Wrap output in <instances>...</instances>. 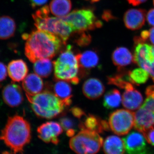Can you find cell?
I'll list each match as a JSON object with an SVG mask.
<instances>
[{
    "label": "cell",
    "instance_id": "obj_39",
    "mask_svg": "<svg viewBox=\"0 0 154 154\" xmlns=\"http://www.w3.org/2000/svg\"><path fill=\"white\" fill-rule=\"evenodd\" d=\"M151 43L154 45V27L148 30V38Z\"/></svg>",
    "mask_w": 154,
    "mask_h": 154
},
{
    "label": "cell",
    "instance_id": "obj_18",
    "mask_svg": "<svg viewBox=\"0 0 154 154\" xmlns=\"http://www.w3.org/2000/svg\"><path fill=\"white\" fill-rule=\"evenodd\" d=\"M8 72L9 77L13 82H19L27 77L28 72V66L22 60H15L9 63Z\"/></svg>",
    "mask_w": 154,
    "mask_h": 154
},
{
    "label": "cell",
    "instance_id": "obj_5",
    "mask_svg": "<svg viewBox=\"0 0 154 154\" xmlns=\"http://www.w3.org/2000/svg\"><path fill=\"white\" fill-rule=\"evenodd\" d=\"M49 7L47 5L36 11L33 15L34 25L38 30L56 35L65 45L72 32V28L60 18L49 17Z\"/></svg>",
    "mask_w": 154,
    "mask_h": 154
},
{
    "label": "cell",
    "instance_id": "obj_16",
    "mask_svg": "<svg viewBox=\"0 0 154 154\" xmlns=\"http://www.w3.org/2000/svg\"><path fill=\"white\" fill-rule=\"evenodd\" d=\"M77 57L79 65L81 77L85 76L86 72L95 68L99 65V55L94 51L88 50L82 53L77 54Z\"/></svg>",
    "mask_w": 154,
    "mask_h": 154
},
{
    "label": "cell",
    "instance_id": "obj_42",
    "mask_svg": "<svg viewBox=\"0 0 154 154\" xmlns=\"http://www.w3.org/2000/svg\"><path fill=\"white\" fill-rule=\"evenodd\" d=\"M91 2L92 3L96 2H98L99 0H91Z\"/></svg>",
    "mask_w": 154,
    "mask_h": 154
},
{
    "label": "cell",
    "instance_id": "obj_4",
    "mask_svg": "<svg viewBox=\"0 0 154 154\" xmlns=\"http://www.w3.org/2000/svg\"><path fill=\"white\" fill-rule=\"evenodd\" d=\"M56 79L62 80L77 85L80 82V67L77 57L71 45L61 53L57 59L53 62Z\"/></svg>",
    "mask_w": 154,
    "mask_h": 154
},
{
    "label": "cell",
    "instance_id": "obj_21",
    "mask_svg": "<svg viewBox=\"0 0 154 154\" xmlns=\"http://www.w3.org/2000/svg\"><path fill=\"white\" fill-rule=\"evenodd\" d=\"M105 154H124L125 152L123 140L115 135L107 137L103 142Z\"/></svg>",
    "mask_w": 154,
    "mask_h": 154
},
{
    "label": "cell",
    "instance_id": "obj_15",
    "mask_svg": "<svg viewBox=\"0 0 154 154\" xmlns=\"http://www.w3.org/2000/svg\"><path fill=\"white\" fill-rule=\"evenodd\" d=\"M79 128L81 130H88L99 134L102 133L110 129L107 121L102 120L98 116L90 114L86 115L82 121H80Z\"/></svg>",
    "mask_w": 154,
    "mask_h": 154
},
{
    "label": "cell",
    "instance_id": "obj_26",
    "mask_svg": "<svg viewBox=\"0 0 154 154\" xmlns=\"http://www.w3.org/2000/svg\"><path fill=\"white\" fill-rule=\"evenodd\" d=\"M107 83L108 85H114L125 90L134 87L130 79L128 72L126 73H119L107 77Z\"/></svg>",
    "mask_w": 154,
    "mask_h": 154
},
{
    "label": "cell",
    "instance_id": "obj_7",
    "mask_svg": "<svg viewBox=\"0 0 154 154\" xmlns=\"http://www.w3.org/2000/svg\"><path fill=\"white\" fill-rule=\"evenodd\" d=\"M60 19L69 24L75 32L93 30L102 26V22L97 19L93 10L90 8L75 10Z\"/></svg>",
    "mask_w": 154,
    "mask_h": 154
},
{
    "label": "cell",
    "instance_id": "obj_22",
    "mask_svg": "<svg viewBox=\"0 0 154 154\" xmlns=\"http://www.w3.org/2000/svg\"><path fill=\"white\" fill-rule=\"evenodd\" d=\"M54 93L61 100L65 102L67 106H70L72 101V88L70 85L65 81L57 80L53 86Z\"/></svg>",
    "mask_w": 154,
    "mask_h": 154
},
{
    "label": "cell",
    "instance_id": "obj_38",
    "mask_svg": "<svg viewBox=\"0 0 154 154\" xmlns=\"http://www.w3.org/2000/svg\"><path fill=\"white\" fill-rule=\"evenodd\" d=\"M152 51L153 54L154 55V46H152ZM147 72L149 74V75L151 77L154 82V62L152 65L149 68V69Z\"/></svg>",
    "mask_w": 154,
    "mask_h": 154
},
{
    "label": "cell",
    "instance_id": "obj_29",
    "mask_svg": "<svg viewBox=\"0 0 154 154\" xmlns=\"http://www.w3.org/2000/svg\"><path fill=\"white\" fill-rule=\"evenodd\" d=\"M128 75L133 85H139L148 80L149 74L143 68H137L128 72Z\"/></svg>",
    "mask_w": 154,
    "mask_h": 154
},
{
    "label": "cell",
    "instance_id": "obj_3",
    "mask_svg": "<svg viewBox=\"0 0 154 154\" xmlns=\"http://www.w3.org/2000/svg\"><path fill=\"white\" fill-rule=\"evenodd\" d=\"M26 96L33 112L40 118H55L68 107L65 102L49 91H43L34 96Z\"/></svg>",
    "mask_w": 154,
    "mask_h": 154
},
{
    "label": "cell",
    "instance_id": "obj_40",
    "mask_svg": "<svg viewBox=\"0 0 154 154\" xmlns=\"http://www.w3.org/2000/svg\"><path fill=\"white\" fill-rule=\"evenodd\" d=\"M147 0H127L128 2L133 6H137L146 2Z\"/></svg>",
    "mask_w": 154,
    "mask_h": 154
},
{
    "label": "cell",
    "instance_id": "obj_9",
    "mask_svg": "<svg viewBox=\"0 0 154 154\" xmlns=\"http://www.w3.org/2000/svg\"><path fill=\"white\" fill-rule=\"evenodd\" d=\"M134 60L140 67L147 71L154 62L152 45L142 41L140 36L134 37Z\"/></svg>",
    "mask_w": 154,
    "mask_h": 154
},
{
    "label": "cell",
    "instance_id": "obj_41",
    "mask_svg": "<svg viewBox=\"0 0 154 154\" xmlns=\"http://www.w3.org/2000/svg\"><path fill=\"white\" fill-rule=\"evenodd\" d=\"M103 19L106 20H109L113 18V16L111 14H110V12L106 11L105 13H104L103 16Z\"/></svg>",
    "mask_w": 154,
    "mask_h": 154
},
{
    "label": "cell",
    "instance_id": "obj_27",
    "mask_svg": "<svg viewBox=\"0 0 154 154\" xmlns=\"http://www.w3.org/2000/svg\"><path fill=\"white\" fill-rule=\"evenodd\" d=\"M54 67L49 59H42L36 61L33 65V70L35 73L43 78L49 77L51 74Z\"/></svg>",
    "mask_w": 154,
    "mask_h": 154
},
{
    "label": "cell",
    "instance_id": "obj_32",
    "mask_svg": "<svg viewBox=\"0 0 154 154\" xmlns=\"http://www.w3.org/2000/svg\"><path fill=\"white\" fill-rule=\"evenodd\" d=\"M79 35L75 39V42L80 46H85L90 44L91 41V37L85 31L77 32Z\"/></svg>",
    "mask_w": 154,
    "mask_h": 154
},
{
    "label": "cell",
    "instance_id": "obj_43",
    "mask_svg": "<svg viewBox=\"0 0 154 154\" xmlns=\"http://www.w3.org/2000/svg\"><path fill=\"white\" fill-rule=\"evenodd\" d=\"M153 5H154V0H153Z\"/></svg>",
    "mask_w": 154,
    "mask_h": 154
},
{
    "label": "cell",
    "instance_id": "obj_8",
    "mask_svg": "<svg viewBox=\"0 0 154 154\" xmlns=\"http://www.w3.org/2000/svg\"><path fill=\"white\" fill-rule=\"evenodd\" d=\"M134 113L129 110L120 109L110 114L108 124L116 134L124 135L129 132L134 125Z\"/></svg>",
    "mask_w": 154,
    "mask_h": 154
},
{
    "label": "cell",
    "instance_id": "obj_37",
    "mask_svg": "<svg viewBox=\"0 0 154 154\" xmlns=\"http://www.w3.org/2000/svg\"><path fill=\"white\" fill-rule=\"evenodd\" d=\"M48 1V0H29L31 7L33 8L43 5L47 3Z\"/></svg>",
    "mask_w": 154,
    "mask_h": 154
},
{
    "label": "cell",
    "instance_id": "obj_12",
    "mask_svg": "<svg viewBox=\"0 0 154 154\" xmlns=\"http://www.w3.org/2000/svg\"><path fill=\"white\" fill-rule=\"evenodd\" d=\"M134 128L144 134L154 128V113L141 107L134 113Z\"/></svg>",
    "mask_w": 154,
    "mask_h": 154
},
{
    "label": "cell",
    "instance_id": "obj_24",
    "mask_svg": "<svg viewBox=\"0 0 154 154\" xmlns=\"http://www.w3.org/2000/svg\"><path fill=\"white\" fill-rule=\"evenodd\" d=\"M16 27L13 18L7 16L0 17V39H8L14 36Z\"/></svg>",
    "mask_w": 154,
    "mask_h": 154
},
{
    "label": "cell",
    "instance_id": "obj_13",
    "mask_svg": "<svg viewBox=\"0 0 154 154\" xmlns=\"http://www.w3.org/2000/svg\"><path fill=\"white\" fill-rule=\"evenodd\" d=\"M2 94L4 102L10 107H18L24 101L22 88L14 83L9 84L4 87Z\"/></svg>",
    "mask_w": 154,
    "mask_h": 154
},
{
    "label": "cell",
    "instance_id": "obj_34",
    "mask_svg": "<svg viewBox=\"0 0 154 154\" xmlns=\"http://www.w3.org/2000/svg\"><path fill=\"white\" fill-rule=\"evenodd\" d=\"M8 72L7 66L5 65L0 62V84L6 79Z\"/></svg>",
    "mask_w": 154,
    "mask_h": 154
},
{
    "label": "cell",
    "instance_id": "obj_14",
    "mask_svg": "<svg viewBox=\"0 0 154 154\" xmlns=\"http://www.w3.org/2000/svg\"><path fill=\"white\" fill-rule=\"evenodd\" d=\"M146 11L141 9H131L125 13L123 21L125 27L130 30H138L145 23Z\"/></svg>",
    "mask_w": 154,
    "mask_h": 154
},
{
    "label": "cell",
    "instance_id": "obj_36",
    "mask_svg": "<svg viewBox=\"0 0 154 154\" xmlns=\"http://www.w3.org/2000/svg\"><path fill=\"white\" fill-rule=\"evenodd\" d=\"M146 19L149 25L154 27V8L151 9L148 12Z\"/></svg>",
    "mask_w": 154,
    "mask_h": 154
},
{
    "label": "cell",
    "instance_id": "obj_20",
    "mask_svg": "<svg viewBox=\"0 0 154 154\" xmlns=\"http://www.w3.org/2000/svg\"><path fill=\"white\" fill-rule=\"evenodd\" d=\"M22 86L26 95L34 96L41 93L44 88V83L38 75L30 73L23 80Z\"/></svg>",
    "mask_w": 154,
    "mask_h": 154
},
{
    "label": "cell",
    "instance_id": "obj_25",
    "mask_svg": "<svg viewBox=\"0 0 154 154\" xmlns=\"http://www.w3.org/2000/svg\"><path fill=\"white\" fill-rule=\"evenodd\" d=\"M72 6L71 0H52L50 4V10L54 16L63 17L69 13Z\"/></svg>",
    "mask_w": 154,
    "mask_h": 154
},
{
    "label": "cell",
    "instance_id": "obj_17",
    "mask_svg": "<svg viewBox=\"0 0 154 154\" xmlns=\"http://www.w3.org/2000/svg\"><path fill=\"white\" fill-rule=\"evenodd\" d=\"M105 91V86L102 82L96 78L88 79L83 85V94L88 99L91 100H95L100 98Z\"/></svg>",
    "mask_w": 154,
    "mask_h": 154
},
{
    "label": "cell",
    "instance_id": "obj_35",
    "mask_svg": "<svg viewBox=\"0 0 154 154\" xmlns=\"http://www.w3.org/2000/svg\"><path fill=\"white\" fill-rule=\"evenodd\" d=\"M143 134L148 143L154 146V128L150 130Z\"/></svg>",
    "mask_w": 154,
    "mask_h": 154
},
{
    "label": "cell",
    "instance_id": "obj_11",
    "mask_svg": "<svg viewBox=\"0 0 154 154\" xmlns=\"http://www.w3.org/2000/svg\"><path fill=\"white\" fill-rule=\"evenodd\" d=\"M38 137L45 143L57 145L59 136L63 132L59 123L54 121L47 122L38 126L37 129Z\"/></svg>",
    "mask_w": 154,
    "mask_h": 154
},
{
    "label": "cell",
    "instance_id": "obj_10",
    "mask_svg": "<svg viewBox=\"0 0 154 154\" xmlns=\"http://www.w3.org/2000/svg\"><path fill=\"white\" fill-rule=\"evenodd\" d=\"M144 135L133 131L123 138L125 154H152L146 143Z\"/></svg>",
    "mask_w": 154,
    "mask_h": 154
},
{
    "label": "cell",
    "instance_id": "obj_1",
    "mask_svg": "<svg viewBox=\"0 0 154 154\" xmlns=\"http://www.w3.org/2000/svg\"><path fill=\"white\" fill-rule=\"evenodd\" d=\"M26 40L25 53L32 63L42 59L52 58L61 48L63 42L56 35L47 31L37 30L22 36Z\"/></svg>",
    "mask_w": 154,
    "mask_h": 154
},
{
    "label": "cell",
    "instance_id": "obj_2",
    "mask_svg": "<svg viewBox=\"0 0 154 154\" xmlns=\"http://www.w3.org/2000/svg\"><path fill=\"white\" fill-rule=\"evenodd\" d=\"M31 139L30 123L18 115L9 117L0 135V140L3 141L14 154L22 153Z\"/></svg>",
    "mask_w": 154,
    "mask_h": 154
},
{
    "label": "cell",
    "instance_id": "obj_30",
    "mask_svg": "<svg viewBox=\"0 0 154 154\" xmlns=\"http://www.w3.org/2000/svg\"><path fill=\"white\" fill-rule=\"evenodd\" d=\"M61 126L69 137H72L76 132V122L74 119L67 116H62L60 119Z\"/></svg>",
    "mask_w": 154,
    "mask_h": 154
},
{
    "label": "cell",
    "instance_id": "obj_31",
    "mask_svg": "<svg viewBox=\"0 0 154 154\" xmlns=\"http://www.w3.org/2000/svg\"><path fill=\"white\" fill-rule=\"evenodd\" d=\"M146 96L145 101L141 107L147 109L154 113V86H149L146 89Z\"/></svg>",
    "mask_w": 154,
    "mask_h": 154
},
{
    "label": "cell",
    "instance_id": "obj_6",
    "mask_svg": "<svg viewBox=\"0 0 154 154\" xmlns=\"http://www.w3.org/2000/svg\"><path fill=\"white\" fill-rule=\"evenodd\" d=\"M103 143V138L99 133L83 129L72 137L69 145L77 154H96Z\"/></svg>",
    "mask_w": 154,
    "mask_h": 154
},
{
    "label": "cell",
    "instance_id": "obj_28",
    "mask_svg": "<svg viewBox=\"0 0 154 154\" xmlns=\"http://www.w3.org/2000/svg\"><path fill=\"white\" fill-rule=\"evenodd\" d=\"M122 98L120 92L116 89L107 92L103 99V106L107 109H113L120 105Z\"/></svg>",
    "mask_w": 154,
    "mask_h": 154
},
{
    "label": "cell",
    "instance_id": "obj_33",
    "mask_svg": "<svg viewBox=\"0 0 154 154\" xmlns=\"http://www.w3.org/2000/svg\"><path fill=\"white\" fill-rule=\"evenodd\" d=\"M72 114L78 119H81L83 116H85V113L79 107H73L70 110Z\"/></svg>",
    "mask_w": 154,
    "mask_h": 154
},
{
    "label": "cell",
    "instance_id": "obj_23",
    "mask_svg": "<svg viewBox=\"0 0 154 154\" xmlns=\"http://www.w3.org/2000/svg\"><path fill=\"white\" fill-rule=\"evenodd\" d=\"M113 63L119 68L129 65L134 60V56L129 50L125 47L117 48L112 55Z\"/></svg>",
    "mask_w": 154,
    "mask_h": 154
},
{
    "label": "cell",
    "instance_id": "obj_19",
    "mask_svg": "<svg viewBox=\"0 0 154 154\" xmlns=\"http://www.w3.org/2000/svg\"><path fill=\"white\" fill-rule=\"evenodd\" d=\"M143 101L141 94L134 87L125 90L122 98V105L129 110H136L140 108Z\"/></svg>",
    "mask_w": 154,
    "mask_h": 154
}]
</instances>
